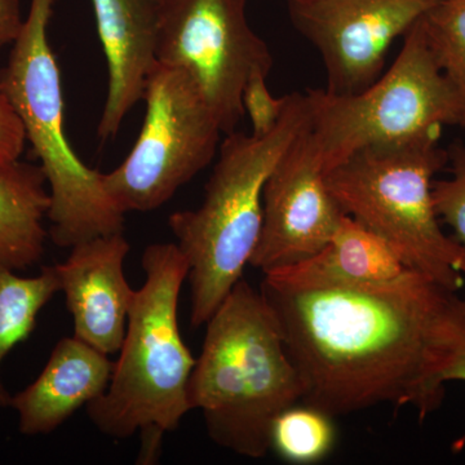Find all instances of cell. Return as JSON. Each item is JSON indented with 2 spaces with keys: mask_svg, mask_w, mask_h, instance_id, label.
<instances>
[{
  "mask_svg": "<svg viewBox=\"0 0 465 465\" xmlns=\"http://www.w3.org/2000/svg\"><path fill=\"white\" fill-rule=\"evenodd\" d=\"M260 293L298 369L302 403L333 419L391 403L420 419L445 397L440 367L458 291L414 269L385 282L291 289L262 281Z\"/></svg>",
  "mask_w": 465,
  "mask_h": 465,
  "instance_id": "1",
  "label": "cell"
},
{
  "mask_svg": "<svg viewBox=\"0 0 465 465\" xmlns=\"http://www.w3.org/2000/svg\"><path fill=\"white\" fill-rule=\"evenodd\" d=\"M188 382L210 439L241 457L271 451L275 418L302 401L304 385L260 291L241 278L206 323Z\"/></svg>",
  "mask_w": 465,
  "mask_h": 465,
  "instance_id": "2",
  "label": "cell"
},
{
  "mask_svg": "<svg viewBox=\"0 0 465 465\" xmlns=\"http://www.w3.org/2000/svg\"><path fill=\"white\" fill-rule=\"evenodd\" d=\"M309 116L307 94L293 92L271 134H226L201 206L168 217L177 247L188 260L195 329L207 323L250 264L262 232L266 180L307 127Z\"/></svg>",
  "mask_w": 465,
  "mask_h": 465,
  "instance_id": "3",
  "label": "cell"
},
{
  "mask_svg": "<svg viewBox=\"0 0 465 465\" xmlns=\"http://www.w3.org/2000/svg\"><path fill=\"white\" fill-rule=\"evenodd\" d=\"M145 282L134 293L121 354L106 391L87 406L92 424L105 436L142 432L161 440L191 411L188 382L195 360L179 327V299L189 275L176 243H153L143 252Z\"/></svg>",
  "mask_w": 465,
  "mask_h": 465,
  "instance_id": "4",
  "label": "cell"
},
{
  "mask_svg": "<svg viewBox=\"0 0 465 465\" xmlns=\"http://www.w3.org/2000/svg\"><path fill=\"white\" fill-rule=\"evenodd\" d=\"M56 0H32L23 30L0 70V92L25 131L50 189L48 232L72 249L101 235L124 232L125 213L104 191L103 173L85 166L67 142L61 72L48 41Z\"/></svg>",
  "mask_w": 465,
  "mask_h": 465,
  "instance_id": "5",
  "label": "cell"
},
{
  "mask_svg": "<svg viewBox=\"0 0 465 465\" xmlns=\"http://www.w3.org/2000/svg\"><path fill=\"white\" fill-rule=\"evenodd\" d=\"M440 136L360 150L330 168L326 183L342 213L387 242L407 268L459 291L465 250L440 228L433 201L434 176L449 161Z\"/></svg>",
  "mask_w": 465,
  "mask_h": 465,
  "instance_id": "6",
  "label": "cell"
},
{
  "mask_svg": "<svg viewBox=\"0 0 465 465\" xmlns=\"http://www.w3.org/2000/svg\"><path fill=\"white\" fill-rule=\"evenodd\" d=\"M423 18V17H421ZM420 20L403 36L393 65L349 96L307 90L309 125L324 171L354 153L465 128V99L440 69Z\"/></svg>",
  "mask_w": 465,
  "mask_h": 465,
  "instance_id": "7",
  "label": "cell"
},
{
  "mask_svg": "<svg viewBox=\"0 0 465 465\" xmlns=\"http://www.w3.org/2000/svg\"><path fill=\"white\" fill-rule=\"evenodd\" d=\"M145 119L121 166L103 173L104 191L124 213H150L213 162L222 128L179 69L157 64L143 91Z\"/></svg>",
  "mask_w": 465,
  "mask_h": 465,
  "instance_id": "8",
  "label": "cell"
},
{
  "mask_svg": "<svg viewBox=\"0 0 465 465\" xmlns=\"http://www.w3.org/2000/svg\"><path fill=\"white\" fill-rule=\"evenodd\" d=\"M249 0H155L157 61L194 84L223 134L244 116L242 90L255 69L271 73L268 45L251 29Z\"/></svg>",
  "mask_w": 465,
  "mask_h": 465,
  "instance_id": "9",
  "label": "cell"
},
{
  "mask_svg": "<svg viewBox=\"0 0 465 465\" xmlns=\"http://www.w3.org/2000/svg\"><path fill=\"white\" fill-rule=\"evenodd\" d=\"M436 0H304L289 3L291 23L320 54L329 94L349 96L384 73L391 45Z\"/></svg>",
  "mask_w": 465,
  "mask_h": 465,
  "instance_id": "10",
  "label": "cell"
},
{
  "mask_svg": "<svg viewBox=\"0 0 465 465\" xmlns=\"http://www.w3.org/2000/svg\"><path fill=\"white\" fill-rule=\"evenodd\" d=\"M344 215L327 186L308 124L266 180L262 232L250 265L265 274L313 255Z\"/></svg>",
  "mask_w": 465,
  "mask_h": 465,
  "instance_id": "11",
  "label": "cell"
},
{
  "mask_svg": "<svg viewBox=\"0 0 465 465\" xmlns=\"http://www.w3.org/2000/svg\"><path fill=\"white\" fill-rule=\"evenodd\" d=\"M130 249L124 232L101 235L75 244L54 265L74 336L109 356L121 351L136 293L124 273Z\"/></svg>",
  "mask_w": 465,
  "mask_h": 465,
  "instance_id": "12",
  "label": "cell"
},
{
  "mask_svg": "<svg viewBox=\"0 0 465 465\" xmlns=\"http://www.w3.org/2000/svg\"><path fill=\"white\" fill-rule=\"evenodd\" d=\"M108 61L109 87L97 134L114 139L128 113L143 101L157 65L155 0H91Z\"/></svg>",
  "mask_w": 465,
  "mask_h": 465,
  "instance_id": "13",
  "label": "cell"
},
{
  "mask_svg": "<svg viewBox=\"0 0 465 465\" xmlns=\"http://www.w3.org/2000/svg\"><path fill=\"white\" fill-rule=\"evenodd\" d=\"M113 366L109 354L76 336L61 339L38 378L12 396L18 430L25 436L56 430L106 391Z\"/></svg>",
  "mask_w": 465,
  "mask_h": 465,
  "instance_id": "14",
  "label": "cell"
},
{
  "mask_svg": "<svg viewBox=\"0 0 465 465\" xmlns=\"http://www.w3.org/2000/svg\"><path fill=\"white\" fill-rule=\"evenodd\" d=\"M407 266L390 244L348 215L322 249L293 264L264 274L265 280L291 289H335L385 282Z\"/></svg>",
  "mask_w": 465,
  "mask_h": 465,
  "instance_id": "15",
  "label": "cell"
},
{
  "mask_svg": "<svg viewBox=\"0 0 465 465\" xmlns=\"http://www.w3.org/2000/svg\"><path fill=\"white\" fill-rule=\"evenodd\" d=\"M51 197L41 166L0 162V266L21 272L41 262Z\"/></svg>",
  "mask_w": 465,
  "mask_h": 465,
  "instance_id": "16",
  "label": "cell"
},
{
  "mask_svg": "<svg viewBox=\"0 0 465 465\" xmlns=\"http://www.w3.org/2000/svg\"><path fill=\"white\" fill-rule=\"evenodd\" d=\"M60 292L54 265L43 266L35 277H21L0 266V369L12 349L27 341L42 309ZM12 396L0 374V410L11 407Z\"/></svg>",
  "mask_w": 465,
  "mask_h": 465,
  "instance_id": "17",
  "label": "cell"
},
{
  "mask_svg": "<svg viewBox=\"0 0 465 465\" xmlns=\"http://www.w3.org/2000/svg\"><path fill=\"white\" fill-rule=\"evenodd\" d=\"M335 440L332 416L307 403L284 410L272 425L271 450L290 463L323 460L332 451Z\"/></svg>",
  "mask_w": 465,
  "mask_h": 465,
  "instance_id": "18",
  "label": "cell"
},
{
  "mask_svg": "<svg viewBox=\"0 0 465 465\" xmlns=\"http://www.w3.org/2000/svg\"><path fill=\"white\" fill-rule=\"evenodd\" d=\"M421 23L437 63L465 99V0H436Z\"/></svg>",
  "mask_w": 465,
  "mask_h": 465,
  "instance_id": "19",
  "label": "cell"
},
{
  "mask_svg": "<svg viewBox=\"0 0 465 465\" xmlns=\"http://www.w3.org/2000/svg\"><path fill=\"white\" fill-rule=\"evenodd\" d=\"M450 177L433 183L437 215L454 232V240L465 250V145L454 143L448 149Z\"/></svg>",
  "mask_w": 465,
  "mask_h": 465,
  "instance_id": "20",
  "label": "cell"
},
{
  "mask_svg": "<svg viewBox=\"0 0 465 465\" xmlns=\"http://www.w3.org/2000/svg\"><path fill=\"white\" fill-rule=\"evenodd\" d=\"M269 72L255 69L251 72L242 90V106L249 116L253 136L262 137L271 134L280 122L286 106V96L274 97L266 85Z\"/></svg>",
  "mask_w": 465,
  "mask_h": 465,
  "instance_id": "21",
  "label": "cell"
},
{
  "mask_svg": "<svg viewBox=\"0 0 465 465\" xmlns=\"http://www.w3.org/2000/svg\"><path fill=\"white\" fill-rule=\"evenodd\" d=\"M465 381V298L457 295L452 305L451 321L440 381Z\"/></svg>",
  "mask_w": 465,
  "mask_h": 465,
  "instance_id": "22",
  "label": "cell"
},
{
  "mask_svg": "<svg viewBox=\"0 0 465 465\" xmlns=\"http://www.w3.org/2000/svg\"><path fill=\"white\" fill-rule=\"evenodd\" d=\"M25 143L23 124L5 94L0 92V162L5 163L20 159Z\"/></svg>",
  "mask_w": 465,
  "mask_h": 465,
  "instance_id": "23",
  "label": "cell"
},
{
  "mask_svg": "<svg viewBox=\"0 0 465 465\" xmlns=\"http://www.w3.org/2000/svg\"><path fill=\"white\" fill-rule=\"evenodd\" d=\"M24 23L20 0H0V51L16 42Z\"/></svg>",
  "mask_w": 465,
  "mask_h": 465,
  "instance_id": "24",
  "label": "cell"
},
{
  "mask_svg": "<svg viewBox=\"0 0 465 465\" xmlns=\"http://www.w3.org/2000/svg\"><path fill=\"white\" fill-rule=\"evenodd\" d=\"M304 2V0H287V3Z\"/></svg>",
  "mask_w": 465,
  "mask_h": 465,
  "instance_id": "25",
  "label": "cell"
}]
</instances>
